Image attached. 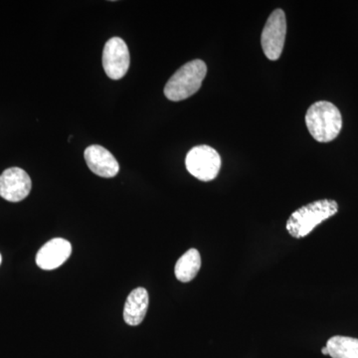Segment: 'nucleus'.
Instances as JSON below:
<instances>
[{
  "label": "nucleus",
  "instance_id": "nucleus-11",
  "mask_svg": "<svg viewBox=\"0 0 358 358\" xmlns=\"http://www.w3.org/2000/svg\"><path fill=\"white\" fill-rule=\"evenodd\" d=\"M201 268V256L196 249H189L178 259L174 268L176 279L179 282H192Z\"/></svg>",
  "mask_w": 358,
  "mask_h": 358
},
{
  "label": "nucleus",
  "instance_id": "nucleus-12",
  "mask_svg": "<svg viewBox=\"0 0 358 358\" xmlns=\"http://www.w3.org/2000/svg\"><path fill=\"white\" fill-rule=\"evenodd\" d=\"M329 355L333 358H358V339L336 336L327 341Z\"/></svg>",
  "mask_w": 358,
  "mask_h": 358
},
{
  "label": "nucleus",
  "instance_id": "nucleus-5",
  "mask_svg": "<svg viewBox=\"0 0 358 358\" xmlns=\"http://www.w3.org/2000/svg\"><path fill=\"white\" fill-rule=\"evenodd\" d=\"M286 34V15L282 9H275L274 13L268 16L261 37V43L266 57L272 61L281 57Z\"/></svg>",
  "mask_w": 358,
  "mask_h": 358
},
{
  "label": "nucleus",
  "instance_id": "nucleus-13",
  "mask_svg": "<svg viewBox=\"0 0 358 358\" xmlns=\"http://www.w3.org/2000/svg\"><path fill=\"white\" fill-rule=\"evenodd\" d=\"M322 353L324 355H329V350H327V346L322 348Z\"/></svg>",
  "mask_w": 358,
  "mask_h": 358
},
{
  "label": "nucleus",
  "instance_id": "nucleus-7",
  "mask_svg": "<svg viewBox=\"0 0 358 358\" xmlns=\"http://www.w3.org/2000/svg\"><path fill=\"white\" fill-rule=\"evenodd\" d=\"M31 187V178L20 167H11L0 176V196L7 201L20 202L25 199Z\"/></svg>",
  "mask_w": 358,
  "mask_h": 358
},
{
  "label": "nucleus",
  "instance_id": "nucleus-3",
  "mask_svg": "<svg viewBox=\"0 0 358 358\" xmlns=\"http://www.w3.org/2000/svg\"><path fill=\"white\" fill-rule=\"evenodd\" d=\"M207 66L196 59L179 68L164 87V95L173 102L185 100L194 95L206 76Z\"/></svg>",
  "mask_w": 358,
  "mask_h": 358
},
{
  "label": "nucleus",
  "instance_id": "nucleus-2",
  "mask_svg": "<svg viewBox=\"0 0 358 358\" xmlns=\"http://www.w3.org/2000/svg\"><path fill=\"white\" fill-rule=\"evenodd\" d=\"M306 124L315 141L329 143L338 138L343 128V117L334 103L320 101L308 108Z\"/></svg>",
  "mask_w": 358,
  "mask_h": 358
},
{
  "label": "nucleus",
  "instance_id": "nucleus-14",
  "mask_svg": "<svg viewBox=\"0 0 358 358\" xmlns=\"http://www.w3.org/2000/svg\"><path fill=\"white\" fill-rule=\"evenodd\" d=\"M0 264H1V255H0Z\"/></svg>",
  "mask_w": 358,
  "mask_h": 358
},
{
  "label": "nucleus",
  "instance_id": "nucleus-10",
  "mask_svg": "<svg viewBox=\"0 0 358 358\" xmlns=\"http://www.w3.org/2000/svg\"><path fill=\"white\" fill-rule=\"evenodd\" d=\"M148 303V293L145 288L134 289L124 303V320L129 326L134 327L143 322L147 315Z\"/></svg>",
  "mask_w": 358,
  "mask_h": 358
},
{
  "label": "nucleus",
  "instance_id": "nucleus-6",
  "mask_svg": "<svg viewBox=\"0 0 358 358\" xmlns=\"http://www.w3.org/2000/svg\"><path fill=\"white\" fill-rule=\"evenodd\" d=\"M103 67L112 80L122 79L129 67V52L126 42L120 37H113L105 45L103 52Z\"/></svg>",
  "mask_w": 358,
  "mask_h": 358
},
{
  "label": "nucleus",
  "instance_id": "nucleus-1",
  "mask_svg": "<svg viewBox=\"0 0 358 358\" xmlns=\"http://www.w3.org/2000/svg\"><path fill=\"white\" fill-rule=\"evenodd\" d=\"M338 211L336 201L331 199L317 200L301 207L292 213L287 221L286 228L292 237L301 239L307 236L317 225Z\"/></svg>",
  "mask_w": 358,
  "mask_h": 358
},
{
  "label": "nucleus",
  "instance_id": "nucleus-9",
  "mask_svg": "<svg viewBox=\"0 0 358 358\" xmlns=\"http://www.w3.org/2000/svg\"><path fill=\"white\" fill-rule=\"evenodd\" d=\"M84 157L92 173L101 178H112L119 173V162L109 150L101 145H90L85 150Z\"/></svg>",
  "mask_w": 358,
  "mask_h": 358
},
{
  "label": "nucleus",
  "instance_id": "nucleus-8",
  "mask_svg": "<svg viewBox=\"0 0 358 358\" xmlns=\"http://www.w3.org/2000/svg\"><path fill=\"white\" fill-rule=\"evenodd\" d=\"M72 254L70 242L63 238H55L39 250L36 255L37 266L42 270H55L62 266Z\"/></svg>",
  "mask_w": 358,
  "mask_h": 358
},
{
  "label": "nucleus",
  "instance_id": "nucleus-4",
  "mask_svg": "<svg viewBox=\"0 0 358 358\" xmlns=\"http://www.w3.org/2000/svg\"><path fill=\"white\" fill-rule=\"evenodd\" d=\"M188 173L201 181L217 178L221 169V157L217 150L208 145H199L189 150L185 159Z\"/></svg>",
  "mask_w": 358,
  "mask_h": 358
}]
</instances>
